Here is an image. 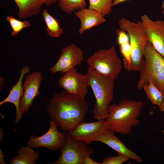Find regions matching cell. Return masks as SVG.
<instances>
[{
  "label": "cell",
  "instance_id": "1",
  "mask_svg": "<svg viewBox=\"0 0 164 164\" xmlns=\"http://www.w3.org/2000/svg\"><path fill=\"white\" fill-rule=\"evenodd\" d=\"M88 109L85 97L64 91L53 96L46 112L50 120L62 131L69 132L84 122Z\"/></svg>",
  "mask_w": 164,
  "mask_h": 164
},
{
  "label": "cell",
  "instance_id": "30",
  "mask_svg": "<svg viewBox=\"0 0 164 164\" xmlns=\"http://www.w3.org/2000/svg\"><path fill=\"white\" fill-rule=\"evenodd\" d=\"M163 161H164V159H163Z\"/></svg>",
  "mask_w": 164,
  "mask_h": 164
},
{
  "label": "cell",
  "instance_id": "25",
  "mask_svg": "<svg viewBox=\"0 0 164 164\" xmlns=\"http://www.w3.org/2000/svg\"><path fill=\"white\" fill-rule=\"evenodd\" d=\"M130 159L125 155L118 154L115 156L106 157L104 159L101 164H122Z\"/></svg>",
  "mask_w": 164,
  "mask_h": 164
},
{
  "label": "cell",
  "instance_id": "10",
  "mask_svg": "<svg viewBox=\"0 0 164 164\" xmlns=\"http://www.w3.org/2000/svg\"><path fill=\"white\" fill-rule=\"evenodd\" d=\"M63 74L58 80V85L70 93L85 97L88 87L85 74L78 73L75 68Z\"/></svg>",
  "mask_w": 164,
  "mask_h": 164
},
{
  "label": "cell",
  "instance_id": "21",
  "mask_svg": "<svg viewBox=\"0 0 164 164\" xmlns=\"http://www.w3.org/2000/svg\"><path fill=\"white\" fill-rule=\"evenodd\" d=\"M58 5L61 10L69 15L73 11L86 8V0H58Z\"/></svg>",
  "mask_w": 164,
  "mask_h": 164
},
{
  "label": "cell",
  "instance_id": "8",
  "mask_svg": "<svg viewBox=\"0 0 164 164\" xmlns=\"http://www.w3.org/2000/svg\"><path fill=\"white\" fill-rule=\"evenodd\" d=\"M57 125L52 121L50 122L48 130L43 135L37 137L34 135L29 136L27 145L32 148L43 147L54 152L60 149L66 141V134L60 132Z\"/></svg>",
  "mask_w": 164,
  "mask_h": 164
},
{
  "label": "cell",
  "instance_id": "23",
  "mask_svg": "<svg viewBox=\"0 0 164 164\" xmlns=\"http://www.w3.org/2000/svg\"><path fill=\"white\" fill-rule=\"evenodd\" d=\"M120 46L121 53L123 57V65L125 68L130 63L131 50L129 37L121 38L117 40Z\"/></svg>",
  "mask_w": 164,
  "mask_h": 164
},
{
  "label": "cell",
  "instance_id": "24",
  "mask_svg": "<svg viewBox=\"0 0 164 164\" xmlns=\"http://www.w3.org/2000/svg\"><path fill=\"white\" fill-rule=\"evenodd\" d=\"M6 20L9 22L12 28V31L11 33L12 36H16L23 29L31 25L29 21H20L16 19L14 15L7 16Z\"/></svg>",
  "mask_w": 164,
  "mask_h": 164
},
{
  "label": "cell",
  "instance_id": "22",
  "mask_svg": "<svg viewBox=\"0 0 164 164\" xmlns=\"http://www.w3.org/2000/svg\"><path fill=\"white\" fill-rule=\"evenodd\" d=\"M113 0H89V8L99 12L104 16L111 10Z\"/></svg>",
  "mask_w": 164,
  "mask_h": 164
},
{
  "label": "cell",
  "instance_id": "5",
  "mask_svg": "<svg viewBox=\"0 0 164 164\" xmlns=\"http://www.w3.org/2000/svg\"><path fill=\"white\" fill-rule=\"evenodd\" d=\"M140 73L137 84L139 90L151 82L164 93V58L149 41L144 52L143 68Z\"/></svg>",
  "mask_w": 164,
  "mask_h": 164
},
{
  "label": "cell",
  "instance_id": "26",
  "mask_svg": "<svg viewBox=\"0 0 164 164\" xmlns=\"http://www.w3.org/2000/svg\"><path fill=\"white\" fill-rule=\"evenodd\" d=\"M82 164H101V163L94 160L91 158L90 155H88L84 159Z\"/></svg>",
  "mask_w": 164,
  "mask_h": 164
},
{
  "label": "cell",
  "instance_id": "16",
  "mask_svg": "<svg viewBox=\"0 0 164 164\" xmlns=\"http://www.w3.org/2000/svg\"><path fill=\"white\" fill-rule=\"evenodd\" d=\"M75 14L80 22L78 32L81 35L85 31L106 22L104 16L96 10L89 8L79 10L75 12Z\"/></svg>",
  "mask_w": 164,
  "mask_h": 164
},
{
  "label": "cell",
  "instance_id": "27",
  "mask_svg": "<svg viewBox=\"0 0 164 164\" xmlns=\"http://www.w3.org/2000/svg\"><path fill=\"white\" fill-rule=\"evenodd\" d=\"M129 0H113L112 3L113 6H115L120 3Z\"/></svg>",
  "mask_w": 164,
  "mask_h": 164
},
{
  "label": "cell",
  "instance_id": "18",
  "mask_svg": "<svg viewBox=\"0 0 164 164\" xmlns=\"http://www.w3.org/2000/svg\"><path fill=\"white\" fill-rule=\"evenodd\" d=\"M18 154L10 160V164H34L39 156L38 152L28 146H22Z\"/></svg>",
  "mask_w": 164,
  "mask_h": 164
},
{
  "label": "cell",
  "instance_id": "7",
  "mask_svg": "<svg viewBox=\"0 0 164 164\" xmlns=\"http://www.w3.org/2000/svg\"><path fill=\"white\" fill-rule=\"evenodd\" d=\"M60 155L55 162H47L50 164H82L86 156L94 153L92 148L82 141L73 138L68 132L66 133V141L60 149Z\"/></svg>",
  "mask_w": 164,
  "mask_h": 164
},
{
  "label": "cell",
  "instance_id": "11",
  "mask_svg": "<svg viewBox=\"0 0 164 164\" xmlns=\"http://www.w3.org/2000/svg\"><path fill=\"white\" fill-rule=\"evenodd\" d=\"M43 78V73L39 71L31 73L26 77L22 85L24 94L21 98L19 105L23 113L29 112L30 107L33 104L35 98L41 94L39 89Z\"/></svg>",
  "mask_w": 164,
  "mask_h": 164
},
{
  "label": "cell",
  "instance_id": "3",
  "mask_svg": "<svg viewBox=\"0 0 164 164\" xmlns=\"http://www.w3.org/2000/svg\"><path fill=\"white\" fill-rule=\"evenodd\" d=\"M85 75L88 86L92 89L96 100L92 111L93 117L97 121L104 120L114 99L115 80L97 73L89 67Z\"/></svg>",
  "mask_w": 164,
  "mask_h": 164
},
{
  "label": "cell",
  "instance_id": "9",
  "mask_svg": "<svg viewBox=\"0 0 164 164\" xmlns=\"http://www.w3.org/2000/svg\"><path fill=\"white\" fill-rule=\"evenodd\" d=\"M84 58L82 50L75 43H71L62 48L57 61L49 71L53 74L58 72L63 73L81 64Z\"/></svg>",
  "mask_w": 164,
  "mask_h": 164
},
{
  "label": "cell",
  "instance_id": "2",
  "mask_svg": "<svg viewBox=\"0 0 164 164\" xmlns=\"http://www.w3.org/2000/svg\"><path fill=\"white\" fill-rule=\"evenodd\" d=\"M142 101L123 99L111 104L105 120L108 129L121 135H131L133 127L140 122L138 118L143 107Z\"/></svg>",
  "mask_w": 164,
  "mask_h": 164
},
{
  "label": "cell",
  "instance_id": "17",
  "mask_svg": "<svg viewBox=\"0 0 164 164\" xmlns=\"http://www.w3.org/2000/svg\"><path fill=\"white\" fill-rule=\"evenodd\" d=\"M18 9V15L21 19H26L39 13L43 5L50 6L56 2V0H13Z\"/></svg>",
  "mask_w": 164,
  "mask_h": 164
},
{
  "label": "cell",
  "instance_id": "4",
  "mask_svg": "<svg viewBox=\"0 0 164 164\" xmlns=\"http://www.w3.org/2000/svg\"><path fill=\"white\" fill-rule=\"evenodd\" d=\"M118 25L120 29L128 33L130 39V62L125 69L128 71L140 72L143 68L144 52L149 42L146 31L141 21L136 22L122 18Z\"/></svg>",
  "mask_w": 164,
  "mask_h": 164
},
{
  "label": "cell",
  "instance_id": "20",
  "mask_svg": "<svg viewBox=\"0 0 164 164\" xmlns=\"http://www.w3.org/2000/svg\"><path fill=\"white\" fill-rule=\"evenodd\" d=\"M42 15L46 24V31L47 35L51 37H60L63 33V29L60 26L57 19L45 9L43 10Z\"/></svg>",
  "mask_w": 164,
  "mask_h": 164
},
{
  "label": "cell",
  "instance_id": "28",
  "mask_svg": "<svg viewBox=\"0 0 164 164\" xmlns=\"http://www.w3.org/2000/svg\"><path fill=\"white\" fill-rule=\"evenodd\" d=\"M0 164H5V162H4L3 158L5 156V155L2 152L1 150V149H0Z\"/></svg>",
  "mask_w": 164,
  "mask_h": 164
},
{
  "label": "cell",
  "instance_id": "14",
  "mask_svg": "<svg viewBox=\"0 0 164 164\" xmlns=\"http://www.w3.org/2000/svg\"><path fill=\"white\" fill-rule=\"evenodd\" d=\"M114 133L108 129L96 138L94 141L100 142L106 145L116 151L118 154L125 155L138 162H142L143 160L142 158L127 148L115 135Z\"/></svg>",
  "mask_w": 164,
  "mask_h": 164
},
{
  "label": "cell",
  "instance_id": "13",
  "mask_svg": "<svg viewBox=\"0 0 164 164\" xmlns=\"http://www.w3.org/2000/svg\"><path fill=\"white\" fill-rule=\"evenodd\" d=\"M108 129L105 120H98L92 122H83L67 132L74 138L89 145Z\"/></svg>",
  "mask_w": 164,
  "mask_h": 164
},
{
  "label": "cell",
  "instance_id": "15",
  "mask_svg": "<svg viewBox=\"0 0 164 164\" xmlns=\"http://www.w3.org/2000/svg\"><path fill=\"white\" fill-rule=\"evenodd\" d=\"M30 71L29 67L28 66H25L22 68L17 82L12 87L7 97L0 102V105L6 103H10L14 105L16 109L15 121V125H16L21 119L23 113L19 107L20 100L24 94L22 87L23 79L25 75L29 72Z\"/></svg>",
  "mask_w": 164,
  "mask_h": 164
},
{
  "label": "cell",
  "instance_id": "29",
  "mask_svg": "<svg viewBox=\"0 0 164 164\" xmlns=\"http://www.w3.org/2000/svg\"><path fill=\"white\" fill-rule=\"evenodd\" d=\"M161 7L162 9V12L164 14V1H163L162 3Z\"/></svg>",
  "mask_w": 164,
  "mask_h": 164
},
{
  "label": "cell",
  "instance_id": "12",
  "mask_svg": "<svg viewBox=\"0 0 164 164\" xmlns=\"http://www.w3.org/2000/svg\"><path fill=\"white\" fill-rule=\"evenodd\" d=\"M146 33L149 41L164 58V21L153 20L146 14L141 20Z\"/></svg>",
  "mask_w": 164,
  "mask_h": 164
},
{
  "label": "cell",
  "instance_id": "6",
  "mask_svg": "<svg viewBox=\"0 0 164 164\" xmlns=\"http://www.w3.org/2000/svg\"><path fill=\"white\" fill-rule=\"evenodd\" d=\"M87 63L97 73L114 80L118 77L122 68L121 60L115 47L100 49L89 56Z\"/></svg>",
  "mask_w": 164,
  "mask_h": 164
},
{
  "label": "cell",
  "instance_id": "19",
  "mask_svg": "<svg viewBox=\"0 0 164 164\" xmlns=\"http://www.w3.org/2000/svg\"><path fill=\"white\" fill-rule=\"evenodd\" d=\"M148 99L158 106L161 112H164V93L160 91L151 82L143 87Z\"/></svg>",
  "mask_w": 164,
  "mask_h": 164
}]
</instances>
